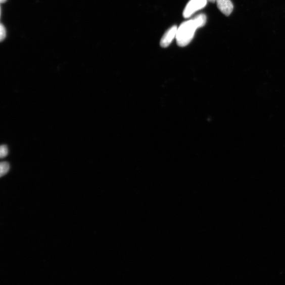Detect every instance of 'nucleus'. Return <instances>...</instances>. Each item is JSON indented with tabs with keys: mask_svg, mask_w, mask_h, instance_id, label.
<instances>
[{
	"mask_svg": "<svg viewBox=\"0 0 285 285\" xmlns=\"http://www.w3.org/2000/svg\"><path fill=\"white\" fill-rule=\"evenodd\" d=\"M199 27L194 18L181 24L177 28L176 40L180 46H185L193 39L196 31Z\"/></svg>",
	"mask_w": 285,
	"mask_h": 285,
	"instance_id": "obj_1",
	"label": "nucleus"
},
{
	"mask_svg": "<svg viewBox=\"0 0 285 285\" xmlns=\"http://www.w3.org/2000/svg\"><path fill=\"white\" fill-rule=\"evenodd\" d=\"M8 154V147L6 145H3L0 148V157L1 158L6 157Z\"/></svg>",
	"mask_w": 285,
	"mask_h": 285,
	"instance_id": "obj_8",
	"label": "nucleus"
},
{
	"mask_svg": "<svg viewBox=\"0 0 285 285\" xmlns=\"http://www.w3.org/2000/svg\"><path fill=\"white\" fill-rule=\"evenodd\" d=\"M219 10L225 16H229L233 10V5L231 0H216Z\"/></svg>",
	"mask_w": 285,
	"mask_h": 285,
	"instance_id": "obj_4",
	"label": "nucleus"
},
{
	"mask_svg": "<svg viewBox=\"0 0 285 285\" xmlns=\"http://www.w3.org/2000/svg\"><path fill=\"white\" fill-rule=\"evenodd\" d=\"M6 35L7 32L6 28L2 23L1 26H0V40H1V41H3L5 39Z\"/></svg>",
	"mask_w": 285,
	"mask_h": 285,
	"instance_id": "obj_7",
	"label": "nucleus"
},
{
	"mask_svg": "<svg viewBox=\"0 0 285 285\" xmlns=\"http://www.w3.org/2000/svg\"><path fill=\"white\" fill-rule=\"evenodd\" d=\"M0 2H1L2 4L5 3L7 2V0H0Z\"/></svg>",
	"mask_w": 285,
	"mask_h": 285,
	"instance_id": "obj_10",
	"label": "nucleus"
},
{
	"mask_svg": "<svg viewBox=\"0 0 285 285\" xmlns=\"http://www.w3.org/2000/svg\"><path fill=\"white\" fill-rule=\"evenodd\" d=\"M199 28L203 27L207 22V16L204 14H199L194 18Z\"/></svg>",
	"mask_w": 285,
	"mask_h": 285,
	"instance_id": "obj_5",
	"label": "nucleus"
},
{
	"mask_svg": "<svg viewBox=\"0 0 285 285\" xmlns=\"http://www.w3.org/2000/svg\"><path fill=\"white\" fill-rule=\"evenodd\" d=\"M177 28V26H174L165 32L160 42V44L162 47H168L176 38Z\"/></svg>",
	"mask_w": 285,
	"mask_h": 285,
	"instance_id": "obj_3",
	"label": "nucleus"
},
{
	"mask_svg": "<svg viewBox=\"0 0 285 285\" xmlns=\"http://www.w3.org/2000/svg\"><path fill=\"white\" fill-rule=\"evenodd\" d=\"M208 2V0H190L183 11V17H191L196 12L204 8Z\"/></svg>",
	"mask_w": 285,
	"mask_h": 285,
	"instance_id": "obj_2",
	"label": "nucleus"
},
{
	"mask_svg": "<svg viewBox=\"0 0 285 285\" xmlns=\"http://www.w3.org/2000/svg\"><path fill=\"white\" fill-rule=\"evenodd\" d=\"M208 2L212 3H215L216 2V0H208Z\"/></svg>",
	"mask_w": 285,
	"mask_h": 285,
	"instance_id": "obj_9",
	"label": "nucleus"
},
{
	"mask_svg": "<svg viewBox=\"0 0 285 285\" xmlns=\"http://www.w3.org/2000/svg\"><path fill=\"white\" fill-rule=\"evenodd\" d=\"M0 169H1V171H0V176L2 177L3 176L7 174L9 171V164L7 162H2L1 164H0Z\"/></svg>",
	"mask_w": 285,
	"mask_h": 285,
	"instance_id": "obj_6",
	"label": "nucleus"
}]
</instances>
